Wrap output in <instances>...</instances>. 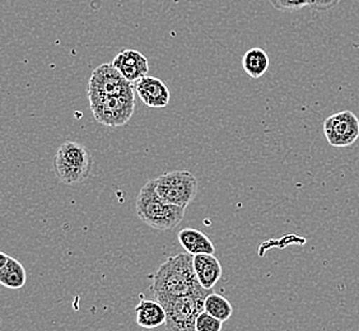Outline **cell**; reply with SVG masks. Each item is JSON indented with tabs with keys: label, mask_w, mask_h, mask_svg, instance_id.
Instances as JSON below:
<instances>
[{
	"label": "cell",
	"mask_w": 359,
	"mask_h": 331,
	"mask_svg": "<svg viewBox=\"0 0 359 331\" xmlns=\"http://www.w3.org/2000/svg\"><path fill=\"white\" fill-rule=\"evenodd\" d=\"M212 290L203 288L199 292L179 297L157 299L165 307L167 313L165 327L171 331H195V324L203 311H205V299Z\"/></svg>",
	"instance_id": "3957f363"
},
{
	"label": "cell",
	"mask_w": 359,
	"mask_h": 331,
	"mask_svg": "<svg viewBox=\"0 0 359 331\" xmlns=\"http://www.w3.org/2000/svg\"><path fill=\"white\" fill-rule=\"evenodd\" d=\"M243 70L249 74L250 78L257 79L263 76L269 68V56L263 48H250L242 58Z\"/></svg>",
	"instance_id": "9a60e30c"
},
{
	"label": "cell",
	"mask_w": 359,
	"mask_h": 331,
	"mask_svg": "<svg viewBox=\"0 0 359 331\" xmlns=\"http://www.w3.org/2000/svg\"><path fill=\"white\" fill-rule=\"evenodd\" d=\"M93 159L84 145L65 142L54 158V173L62 184H81L90 176Z\"/></svg>",
	"instance_id": "277c9868"
},
{
	"label": "cell",
	"mask_w": 359,
	"mask_h": 331,
	"mask_svg": "<svg viewBox=\"0 0 359 331\" xmlns=\"http://www.w3.org/2000/svg\"><path fill=\"white\" fill-rule=\"evenodd\" d=\"M135 311H137V324L143 329H156L166 324V310L157 299L156 301L142 299Z\"/></svg>",
	"instance_id": "4fadbf2b"
},
{
	"label": "cell",
	"mask_w": 359,
	"mask_h": 331,
	"mask_svg": "<svg viewBox=\"0 0 359 331\" xmlns=\"http://www.w3.org/2000/svg\"><path fill=\"white\" fill-rule=\"evenodd\" d=\"M90 111L97 123L118 128L126 124L134 114L135 98L134 93L120 95V96H107L100 93L88 92Z\"/></svg>",
	"instance_id": "5b68a950"
},
{
	"label": "cell",
	"mask_w": 359,
	"mask_h": 331,
	"mask_svg": "<svg viewBox=\"0 0 359 331\" xmlns=\"http://www.w3.org/2000/svg\"><path fill=\"white\" fill-rule=\"evenodd\" d=\"M205 311L215 318H219L223 323H226L233 313V307L229 304L227 298L218 295L210 293L205 299Z\"/></svg>",
	"instance_id": "2e32d148"
},
{
	"label": "cell",
	"mask_w": 359,
	"mask_h": 331,
	"mask_svg": "<svg viewBox=\"0 0 359 331\" xmlns=\"http://www.w3.org/2000/svg\"><path fill=\"white\" fill-rule=\"evenodd\" d=\"M273 7L280 12H294L310 6V0H269Z\"/></svg>",
	"instance_id": "ac0fdd59"
},
{
	"label": "cell",
	"mask_w": 359,
	"mask_h": 331,
	"mask_svg": "<svg viewBox=\"0 0 359 331\" xmlns=\"http://www.w3.org/2000/svg\"><path fill=\"white\" fill-rule=\"evenodd\" d=\"M111 64L130 83L138 82L149 72L148 59L142 53L133 48H126L118 53Z\"/></svg>",
	"instance_id": "30bf717a"
},
{
	"label": "cell",
	"mask_w": 359,
	"mask_h": 331,
	"mask_svg": "<svg viewBox=\"0 0 359 331\" xmlns=\"http://www.w3.org/2000/svg\"><path fill=\"white\" fill-rule=\"evenodd\" d=\"M203 288L194 270V255L189 252L168 257L153 276L152 290L156 299L185 296Z\"/></svg>",
	"instance_id": "6da1fadb"
},
{
	"label": "cell",
	"mask_w": 359,
	"mask_h": 331,
	"mask_svg": "<svg viewBox=\"0 0 359 331\" xmlns=\"http://www.w3.org/2000/svg\"><path fill=\"white\" fill-rule=\"evenodd\" d=\"M26 281L27 274L21 262L0 252V284L9 290H21Z\"/></svg>",
	"instance_id": "7c38bea8"
},
{
	"label": "cell",
	"mask_w": 359,
	"mask_h": 331,
	"mask_svg": "<svg viewBox=\"0 0 359 331\" xmlns=\"http://www.w3.org/2000/svg\"><path fill=\"white\" fill-rule=\"evenodd\" d=\"M340 0H310V7L316 12H327L337 7Z\"/></svg>",
	"instance_id": "d6986e66"
},
{
	"label": "cell",
	"mask_w": 359,
	"mask_h": 331,
	"mask_svg": "<svg viewBox=\"0 0 359 331\" xmlns=\"http://www.w3.org/2000/svg\"><path fill=\"white\" fill-rule=\"evenodd\" d=\"M135 205L139 218L145 224L161 231L177 227L185 215V208L170 204L159 196L156 179L149 180L140 189Z\"/></svg>",
	"instance_id": "7a4b0ae2"
},
{
	"label": "cell",
	"mask_w": 359,
	"mask_h": 331,
	"mask_svg": "<svg viewBox=\"0 0 359 331\" xmlns=\"http://www.w3.org/2000/svg\"><path fill=\"white\" fill-rule=\"evenodd\" d=\"M156 190L167 203L187 208L198 193V180L189 171H171L156 179Z\"/></svg>",
	"instance_id": "8992f818"
},
{
	"label": "cell",
	"mask_w": 359,
	"mask_h": 331,
	"mask_svg": "<svg viewBox=\"0 0 359 331\" xmlns=\"http://www.w3.org/2000/svg\"><path fill=\"white\" fill-rule=\"evenodd\" d=\"M88 92L107 95V96H120L134 93L133 83L121 76L112 64H102L93 70L88 83Z\"/></svg>",
	"instance_id": "ba28073f"
},
{
	"label": "cell",
	"mask_w": 359,
	"mask_h": 331,
	"mask_svg": "<svg viewBox=\"0 0 359 331\" xmlns=\"http://www.w3.org/2000/svg\"><path fill=\"white\" fill-rule=\"evenodd\" d=\"M177 237H179L180 245L191 255L215 254V252L213 242L210 241L209 237L199 229L185 228V229L180 231Z\"/></svg>",
	"instance_id": "5bb4252c"
},
{
	"label": "cell",
	"mask_w": 359,
	"mask_h": 331,
	"mask_svg": "<svg viewBox=\"0 0 359 331\" xmlns=\"http://www.w3.org/2000/svg\"><path fill=\"white\" fill-rule=\"evenodd\" d=\"M140 101L152 109H163L170 104L171 93L166 83L157 76H145L135 83Z\"/></svg>",
	"instance_id": "9c48e42d"
},
{
	"label": "cell",
	"mask_w": 359,
	"mask_h": 331,
	"mask_svg": "<svg viewBox=\"0 0 359 331\" xmlns=\"http://www.w3.org/2000/svg\"><path fill=\"white\" fill-rule=\"evenodd\" d=\"M223 321L215 318L207 311H203L195 324V331H219L222 329Z\"/></svg>",
	"instance_id": "e0dca14e"
},
{
	"label": "cell",
	"mask_w": 359,
	"mask_h": 331,
	"mask_svg": "<svg viewBox=\"0 0 359 331\" xmlns=\"http://www.w3.org/2000/svg\"><path fill=\"white\" fill-rule=\"evenodd\" d=\"M325 138L335 148H346L359 138V120L352 111H341L325 120Z\"/></svg>",
	"instance_id": "52a82bcc"
},
{
	"label": "cell",
	"mask_w": 359,
	"mask_h": 331,
	"mask_svg": "<svg viewBox=\"0 0 359 331\" xmlns=\"http://www.w3.org/2000/svg\"><path fill=\"white\" fill-rule=\"evenodd\" d=\"M194 270L199 283L207 290H212L223 274L221 262L215 254L194 255Z\"/></svg>",
	"instance_id": "8fae6325"
}]
</instances>
